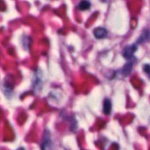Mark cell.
I'll return each mask as SVG.
<instances>
[{"label":"cell","mask_w":150,"mask_h":150,"mask_svg":"<svg viewBox=\"0 0 150 150\" xmlns=\"http://www.w3.org/2000/svg\"><path fill=\"white\" fill-rule=\"evenodd\" d=\"M138 47L136 44H132V45L127 46L122 51V55L126 59L133 58V54L137 50Z\"/></svg>","instance_id":"6da1fadb"},{"label":"cell","mask_w":150,"mask_h":150,"mask_svg":"<svg viewBox=\"0 0 150 150\" xmlns=\"http://www.w3.org/2000/svg\"><path fill=\"white\" fill-rule=\"evenodd\" d=\"M93 34L95 37L98 39H103L106 38L108 35V31L103 27H97L94 29Z\"/></svg>","instance_id":"7a4b0ae2"},{"label":"cell","mask_w":150,"mask_h":150,"mask_svg":"<svg viewBox=\"0 0 150 150\" xmlns=\"http://www.w3.org/2000/svg\"><path fill=\"white\" fill-rule=\"evenodd\" d=\"M150 40V30L149 29H145L143 31L142 35L138 39L139 44H143V43L147 42Z\"/></svg>","instance_id":"3957f363"},{"label":"cell","mask_w":150,"mask_h":150,"mask_svg":"<svg viewBox=\"0 0 150 150\" xmlns=\"http://www.w3.org/2000/svg\"><path fill=\"white\" fill-rule=\"evenodd\" d=\"M133 65H134V62L133 61H130L127 64H125V66L122 68V73L124 76H128L131 73L132 70H133Z\"/></svg>","instance_id":"277c9868"},{"label":"cell","mask_w":150,"mask_h":150,"mask_svg":"<svg viewBox=\"0 0 150 150\" xmlns=\"http://www.w3.org/2000/svg\"><path fill=\"white\" fill-rule=\"evenodd\" d=\"M112 103L109 99H105L103 101V113L105 115H109L111 113Z\"/></svg>","instance_id":"5b68a950"},{"label":"cell","mask_w":150,"mask_h":150,"mask_svg":"<svg viewBox=\"0 0 150 150\" xmlns=\"http://www.w3.org/2000/svg\"><path fill=\"white\" fill-rule=\"evenodd\" d=\"M51 143V137H50V132L48 130H45V133H44V138L42 144V150H46L47 146L48 144Z\"/></svg>","instance_id":"8992f818"},{"label":"cell","mask_w":150,"mask_h":150,"mask_svg":"<svg viewBox=\"0 0 150 150\" xmlns=\"http://www.w3.org/2000/svg\"><path fill=\"white\" fill-rule=\"evenodd\" d=\"M91 7V3L88 0H81L78 5V8L81 10H89Z\"/></svg>","instance_id":"52a82bcc"},{"label":"cell","mask_w":150,"mask_h":150,"mask_svg":"<svg viewBox=\"0 0 150 150\" xmlns=\"http://www.w3.org/2000/svg\"><path fill=\"white\" fill-rule=\"evenodd\" d=\"M144 71L147 74L150 75V65H145V66H144Z\"/></svg>","instance_id":"ba28073f"},{"label":"cell","mask_w":150,"mask_h":150,"mask_svg":"<svg viewBox=\"0 0 150 150\" xmlns=\"http://www.w3.org/2000/svg\"><path fill=\"white\" fill-rule=\"evenodd\" d=\"M17 150H25V149L23 148V147H20V148L18 149Z\"/></svg>","instance_id":"9c48e42d"}]
</instances>
